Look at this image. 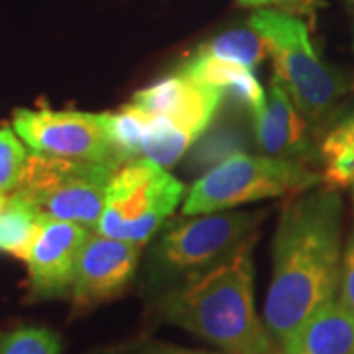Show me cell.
<instances>
[{"instance_id":"1","label":"cell","mask_w":354,"mask_h":354,"mask_svg":"<svg viewBox=\"0 0 354 354\" xmlns=\"http://www.w3.org/2000/svg\"><path fill=\"white\" fill-rule=\"evenodd\" d=\"M342 248L339 191H305L286 205L274 239V272L262 315L278 346L337 297Z\"/></svg>"},{"instance_id":"2","label":"cell","mask_w":354,"mask_h":354,"mask_svg":"<svg viewBox=\"0 0 354 354\" xmlns=\"http://www.w3.org/2000/svg\"><path fill=\"white\" fill-rule=\"evenodd\" d=\"M158 311L167 323L201 337L223 354H276V342L254 305L250 242L176 283L158 301Z\"/></svg>"},{"instance_id":"3","label":"cell","mask_w":354,"mask_h":354,"mask_svg":"<svg viewBox=\"0 0 354 354\" xmlns=\"http://www.w3.org/2000/svg\"><path fill=\"white\" fill-rule=\"evenodd\" d=\"M248 26L264 39L274 62V81L288 93L305 120L309 124L330 122L348 83L317 55L299 16L266 8L254 12Z\"/></svg>"},{"instance_id":"4","label":"cell","mask_w":354,"mask_h":354,"mask_svg":"<svg viewBox=\"0 0 354 354\" xmlns=\"http://www.w3.org/2000/svg\"><path fill=\"white\" fill-rule=\"evenodd\" d=\"M323 183V174L305 162L232 153L199 177L183 199L185 215L227 211L244 203L299 195Z\"/></svg>"},{"instance_id":"5","label":"cell","mask_w":354,"mask_h":354,"mask_svg":"<svg viewBox=\"0 0 354 354\" xmlns=\"http://www.w3.org/2000/svg\"><path fill=\"white\" fill-rule=\"evenodd\" d=\"M185 199V185L162 165L134 160L114 171L97 234L146 244Z\"/></svg>"},{"instance_id":"6","label":"cell","mask_w":354,"mask_h":354,"mask_svg":"<svg viewBox=\"0 0 354 354\" xmlns=\"http://www.w3.org/2000/svg\"><path fill=\"white\" fill-rule=\"evenodd\" d=\"M114 171L104 164L32 152L14 193L39 216L95 228Z\"/></svg>"},{"instance_id":"7","label":"cell","mask_w":354,"mask_h":354,"mask_svg":"<svg viewBox=\"0 0 354 354\" xmlns=\"http://www.w3.org/2000/svg\"><path fill=\"white\" fill-rule=\"evenodd\" d=\"M189 216L167 228L153 252L160 276L167 279L183 281L223 262L248 242V236L262 223L264 215L218 211Z\"/></svg>"},{"instance_id":"8","label":"cell","mask_w":354,"mask_h":354,"mask_svg":"<svg viewBox=\"0 0 354 354\" xmlns=\"http://www.w3.org/2000/svg\"><path fill=\"white\" fill-rule=\"evenodd\" d=\"M14 132L34 153L122 167V160L109 138L104 113L18 109L12 114Z\"/></svg>"},{"instance_id":"9","label":"cell","mask_w":354,"mask_h":354,"mask_svg":"<svg viewBox=\"0 0 354 354\" xmlns=\"http://www.w3.org/2000/svg\"><path fill=\"white\" fill-rule=\"evenodd\" d=\"M88 234V228L75 223L39 216L36 234L24 256L32 299L69 297L77 258Z\"/></svg>"},{"instance_id":"10","label":"cell","mask_w":354,"mask_h":354,"mask_svg":"<svg viewBox=\"0 0 354 354\" xmlns=\"http://www.w3.org/2000/svg\"><path fill=\"white\" fill-rule=\"evenodd\" d=\"M140 246L102 234H88L77 258L69 299L75 309H91L124 293L138 268Z\"/></svg>"},{"instance_id":"11","label":"cell","mask_w":354,"mask_h":354,"mask_svg":"<svg viewBox=\"0 0 354 354\" xmlns=\"http://www.w3.org/2000/svg\"><path fill=\"white\" fill-rule=\"evenodd\" d=\"M223 99L213 87L177 71L136 91L130 102L146 113L164 116L199 138L211 127Z\"/></svg>"},{"instance_id":"12","label":"cell","mask_w":354,"mask_h":354,"mask_svg":"<svg viewBox=\"0 0 354 354\" xmlns=\"http://www.w3.org/2000/svg\"><path fill=\"white\" fill-rule=\"evenodd\" d=\"M254 136L260 152L270 158L305 162L315 152L309 122L274 79L266 93L264 106L254 114Z\"/></svg>"},{"instance_id":"13","label":"cell","mask_w":354,"mask_h":354,"mask_svg":"<svg viewBox=\"0 0 354 354\" xmlns=\"http://www.w3.org/2000/svg\"><path fill=\"white\" fill-rule=\"evenodd\" d=\"M179 73L209 85L218 91L225 99L239 102L248 113H260L266 102V91L252 69L228 62L223 57H215L203 51H193L189 57L179 67Z\"/></svg>"},{"instance_id":"14","label":"cell","mask_w":354,"mask_h":354,"mask_svg":"<svg viewBox=\"0 0 354 354\" xmlns=\"http://www.w3.org/2000/svg\"><path fill=\"white\" fill-rule=\"evenodd\" d=\"M279 348L283 354H354V313L335 297Z\"/></svg>"},{"instance_id":"15","label":"cell","mask_w":354,"mask_h":354,"mask_svg":"<svg viewBox=\"0 0 354 354\" xmlns=\"http://www.w3.org/2000/svg\"><path fill=\"white\" fill-rule=\"evenodd\" d=\"M319 160L323 165V181L330 189L354 187V104L330 118L329 128L321 138Z\"/></svg>"},{"instance_id":"16","label":"cell","mask_w":354,"mask_h":354,"mask_svg":"<svg viewBox=\"0 0 354 354\" xmlns=\"http://www.w3.org/2000/svg\"><path fill=\"white\" fill-rule=\"evenodd\" d=\"M39 215L20 195H0V252L24 260L38 228Z\"/></svg>"},{"instance_id":"17","label":"cell","mask_w":354,"mask_h":354,"mask_svg":"<svg viewBox=\"0 0 354 354\" xmlns=\"http://www.w3.org/2000/svg\"><path fill=\"white\" fill-rule=\"evenodd\" d=\"M197 51L215 55V57H223L228 62H236V64L244 65L252 71L264 62V57L268 55L264 39L260 38L250 26L227 30L213 39H209L207 44H201Z\"/></svg>"},{"instance_id":"18","label":"cell","mask_w":354,"mask_h":354,"mask_svg":"<svg viewBox=\"0 0 354 354\" xmlns=\"http://www.w3.org/2000/svg\"><path fill=\"white\" fill-rule=\"evenodd\" d=\"M62 337L48 327L22 325L0 333V354H62Z\"/></svg>"},{"instance_id":"19","label":"cell","mask_w":354,"mask_h":354,"mask_svg":"<svg viewBox=\"0 0 354 354\" xmlns=\"http://www.w3.org/2000/svg\"><path fill=\"white\" fill-rule=\"evenodd\" d=\"M24 144L10 127H0V195L14 193L28 162Z\"/></svg>"},{"instance_id":"20","label":"cell","mask_w":354,"mask_h":354,"mask_svg":"<svg viewBox=\"0 0 354 354\" xmlns=\"http://www.w3.org/2000/svg\"><path fill=\"white\" fill-rule=\"evenodd\" d=\"M337 299L354 313V227L346 239L344 248H342L341 278H339Z\"/></svg>"},{"instance_id":"21","label":"cell","mask_w":354,"mask_h":354,"mask_svg":"<svg viewBox=\"0 0 354 354\" xmlns=\"http://www.w3.org/2000/svg\"><path fill=\"white\" fill-rule=\"evenodd\" d=\"M244 6H276L279 12L293 14V16H309L313 18L315 10L323 4L321 0H236Z\"/></svg>"},{"instance_id":"22","label":"cell","mask_w":354,"mask_h":354,"mask_svg":"<svg viewBox=\"0 0 354 354\" xmlns=\"http://www.w3.org/2000/svg\"><path fill=\"white\" fill-rule=\"evenodd\" d=\"M134 354H218V353H209V351H195V348H183V346L165 344V342H148V344L140 346L138 351H136Z\"/></svg>"},{"instance_id":"23","label":"cell","mask_w":354,"mask_h":354,"mask_svg":"<svg viewBox=\"0 0 354 354\" xmlns=\"http://www.w3.org/2000/svg\"><path fill=\"white\" fill-rule=\"evenodd\" d=\"M348 8H351V14H353V22H354V0H348Z\"/></svg>"},{"instance_id":"24","label":"cell","mask_w":354,"mask_h":354,"mask_svg":"<svg viewBox=\"0 0 354 354\" xmlns=\"http://www.w3.org/2000/svg\"><path fill=\"white\" fill-rule=\"evenodd\" d=\"M353 201H354V187H353Z\"/></svg>"},{"instance_id":"25","label":"cell","mask_w":354,"mask_h":354,"mask_svg":"<svg viewBox=\"0 0 354 354\" xmlns=\"http://www.w3.org/2000/svg\"><path fill=\"white\" fill-rule=\"evenodd\" d=\"M101 354H114V353H101Z\"/></svg>"}]
</instances>
